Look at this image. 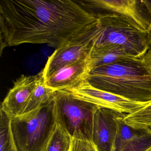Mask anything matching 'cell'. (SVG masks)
<instances>
[{"mask_svg":"<svg viewBox=\"0 0 151 151\" xmlns=\"http://www.w3.org/2000/svg\"><path fill=\"white\" fill-rule=\"evenodd\" d=\"M98 22L76 0H2L1 54L6 47L26 43L57 49Z\"/></svg>","mask_w":151,"mask_h":151,"instance_id":"6da1fadb","label":"cell"},{"mask_svg":"<svg viewBox=\"0 0 151 151\" xmlns=\"http://www.w3.org/2000/svg\"><path fill=\"white\" fill-rule=\"evenodd\" d=\"M87 81L97 89L132 101H151V66L143 59L95 67Z\"/></svg>","mask_w":151,"mask_h":151,"instance_id":"7a4b0ae2","label":"cell"},{"mask_svg":"<svg viewBox=\"0 0 151 151\" xmlns=\"http://www.w3.org/2000/svg\"><path fill=\"white\" fill-rule=\"evenodd\" d=\"M98 19L93 48L120 46L140 58L150 49L147 32L129 18L114 13L94 16Z\"/></svg>","mask_w":151,"mask_h":151,"instance_id":"3957f363","label":"cell"},{"mask_svg":"<svg viewBox=\"0 0 151 151\" xmlns=\"http://www.w3.org/2000/svg\"><path fill=\"white\" fill-rule=\"evenodd\" d=\"M18 151H46L57 127L53 100L37 109L11 118Z\"/></svg>","mask_w":151,"mask_h":151,"instance_id":"277c9868","label":"cell"},{"mask_svg":"<svg viewBox=\"0 0 151 151\" xmlns=\"http://www.w3.org/2000/svg\"><path fill=\"white\" fill-rule=\"evenodd\" d=\"M53 102L57 124L72 137L92 140L94 115L100 106L77 98L67 90L55 91Z\"/></svg>","mask_w":151,"mask_h":151,"instance_id":"5b68a950","label":"cell"},{"mask_svg":"<svg viewBox=\"0 0 151 151\" xmlns=\"http://www.w3.org/2000/svg\"><path fill=\"white\" fill-rule=\"evenodd\" d=\"M98 23V22L56 49L48 57L42 70L44 79L65 66L90 57L93 48Z\"/></svg>","mask_w":151,"mask_h":151,"instance_id":"8992f818","label":"cell"},{"mask_svg":"<svg viewBox=\"0 0 151 151\" xmlns=\"http://www.w3.org/2000/svg\"><path fill=\"white\" fill-rule=\"evenodd\" d=\"M76 1L93 16L104 13L117 14L129 18L146 31L150 25V17L143 1L76 0Z\"/></svg>","mask_w":151,"mask_h":151,"instance_id":"52a82bcc","label":"cell"},{"mask_svg":"<svg viewBox=\"0 0 151 151\" xmlns=\"http://www.w3.org/2000/svg\"><path fill=\"white\" fill-rule=\"evenodd\" d=\"M66 90L77 98L101 107L127 114L138 111L151 101L142 102L130 100L97 89L92 86L87 80L83 81L75 87Z\"/></svg>","mask_w":151,"mask_h":151,"instance_id":"ba28073f","label":"cell"},{"mask_svg":"<svg viewBox=\"0 0 151 151\" xmlns=\"http://www.w3.org/2000/svg\"><path fill=\"white\" fill-rule=\"evenodd\" d=\"M121 113L99 107L93 117L92 139L99 151H114Z\"/></svg>","mask_w":151,"mask_h":151,"instance_id":"9c48e42d","label":"cell"},{"mask_svg":"<svg viewBox=\"0 0 151 151\" xmlns=\"http://www.w3.org/2000/svg\"><path fill=\"white\" fill-rule=\"evenodd\" d=\"M42 73L41 70L36 76L22 75L14 83L1 106L11 118L23 114Z\"/></svg>","mask_w":151,"mask_h":151,"instance_id":"30bf717a","label":"cell"},{"mask_svg":"<svg viewBox=\"0 0 151 151\" xmlns=\"http://www.w3.org/2000/svg\"><path fill=\"white\" fill-rule=\"evenodd\" d=\"M90 57L55 71L44 79L45 84L56 91L70 89L87 80L91 70L93 68Z\"/></svg>","mask_w":151,"mask_h":151,"instance_id":"8fae6325","label":"cell"},{"mask_svg":"<svg viewBox=\"0 0 151 151\" xmlns=\"http://www.w3.org/2000/svg\"><path fill=\"white\" fill-rule=\"evenodd\" d=\"M126 114H120L114 151H145L151 146V131L136 129L126 124Z\"/></svg>","mask_w":151,"mask_h":151,"instance_id":"7c38bea8","label":"cell"},{"mask_svg":"<svg viewBox=\"0 0 151 151\" xmlns=\"http://www.w3.org/2000/svg\"><path fill=\"white\" fill-rule=\"evenodd\" d=\"M90 59L93 68L122 61L143 60L128 52L120 46H106L93 48Z\"/></svg>","mask_w":151,"mask_h":151,"instance_id":"4fadbf2b","label":"cell"},{"mask_svg":"<svg viewBox=\"0 0 151 151\" xmlns=\"http://www.w3.org/2000/svg\"><path fill=\"white\" fill-rule=\"evenodd\" d=\"M55 91L45 85L42 73L22 114L51 103L53 100Z\"/></svg>","mask_w":151,"mask_h":151,"instance_id":"5bb4252c","label":"cell"},{"mask_svg":"<svg viewBox=\"0 0 151 151\" xmlns=\"http://www.w3.org/2000/svg\"><path fill=\"white\" fill-rule=\"evenodd\" d=\"M0 113V151H18L12 132L11 118L1 109Z\"/></svg>","mask_w":151,"mask_h":151,"instance_id":"9a60e30c","label":"cell"},{"mask_svg":"<svg viewBox=\"0 0 151 151\" xmlns=\"http://www.w3.org/2000/svg\"><path fill=\"white\" fill-rule=\"evenodd\" d=\"M127 125L136 129L151 128V101L145 107L131 114H126L124 118Z\"/></svg>","mask_w":151,"mask_h":151,"instance_id":"2e32d148","label":"cell"},{"mask_svg":"<svg viewBox=\"0 0 151 151\" xmlns=\"http://www.w3.org/2000/svg\"><path fill=\"white\" fill-rule=\"evenodd\" d=\"M72 137L57 124L46 151H70Z\"/></svg>","mask_w":151,"mask_h":151,"instance_id":"e0dca14e","label":"cell"},{"mask_svg":"<svg viewBox=\"0 0 151 151\" xmlns=\"http://www.w3.org/2000/svg\"><path fill=\"white\" fill-rule=\"evenodd\" d=\"M70 151H99L92 140L73 137Z\"/></svg>","mask_w":151,"mask_h":151,"instance_id":"ac0fdd59","label":"cell"},{"mask_svg":"<svg viewBox=\"0 0 151 151\" xmlns=\"http://www.w3.org/2000/svg\"><path fill=\"white\" fill-rule=\"evenodd\" d=\"M143 3L148 12L150 19V25L147 30L148 42L150 46V49L151 50V1H143Z\"/></svg>","mask_w":151,"mask_h":151,"instance_id":"d6986e66","label":"cell"},{"mask_svg":"<svg viewBox=\"0 0 151 151\" xmlns=\"http://www.w3.org/2000/svg\"><path fill=\"white\" fill-rule=\"evenodd\" d=\"M143 60L151 66V50H148L146 54L143 57Z\"/></svg>","mask_w":151,"mask_h":151,"instance_id":"ffe728a7","label":"cell"},{"mask_svg":"<svg viewBox=\"0 0 151 151\" xmlns=\"http://www.w3.org/2000/svg\"><path fill=\"white\" fill-rule=\"evenodd\" d=\"M145 151H151V146L147 149V150H146Z\"/></svg>","mask_w":151,"mask_h":151,"instance_id":"44dd1931","label":"cell"},{"mask_svg":"<svg viewBox=\"0 0 151 151\" xmlns=\"http://www.w3.org/2000/svg\"><path fill=\"white\" fill-rule=\"evenodd\" d=\"M150 129V130H151V129Z\"/></svg>","mask_w":151,"mask_h":151,"instance_id":"7402d4cb","label":"cell"}]
</instances>
